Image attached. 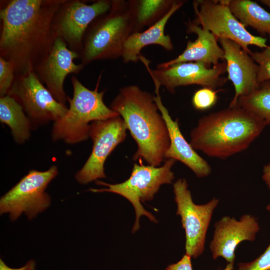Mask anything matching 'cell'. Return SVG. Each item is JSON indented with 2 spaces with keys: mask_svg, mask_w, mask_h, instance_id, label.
<instances>
[{
  "mask_svg": "<svg viewBox=\"0 0 270 270\" xmlns=\"http://www.w3.org/2000/svg\"><path fill=\"white\" fill-rule=\"evenodd\" d=\"M216 90L208 88H202L196 90L192 98L194 107L198 110H205L214 106L218 99Z\"/></svg>",
  "mask_w": 270,
  "mask_h": 270,
  "instance_id": "cb8c5ba5",
  "label": "cell"
},
{
  "mask_svg": "<svg viewBox=\"0 0 270 270\" xmlns=\"http://www.w3.org/2000/svg\"><path fill=\"white\" fill-rule=\"evenodd\" d=\"M140 60L146 66L154 83L164 86L172 94L178 87L192 84L216 90L228 80L227 78L222 76L226 72V62L210 68L202 62H191L152 70L149 66L150 62L142 55Z\"/></svg>",
  "mask_w": 270,
  "mask_h": 270,
  "instance_id": "7c38bea8",
  "label": "cell"
},
{
  "mask_svg": "<svg viewBox=\"0 0 270 270\" xmlns=\"http://www.w3.org/2000/svg\"><path fill=\"white\" fill-rule=\"evenodd\" d=\"M0 121L10 128L16 143L23 144L29 139L30 122L22 106L8 94L0 98Z\"/></svg>",
  "mask_w": 270,
  "mask_h": 270,
  "instance_id": "7402d4cb",
  "label": "cell"
},
{
  "mask_svg": "<svg viewBox=\"0 0 270 270\" xmlns=\"http://www.w3.org/2000/svg\"><path fill=\"white\" fill-rule=\"evenodd\" d=\"M112 0H98L90 4L80 0H65L56 12L52 28L68 47L79 54L85 33L98 17L108 12Z\"/></svg>",
  "mask_w": 270,
  "mask_h": 270,
  "instance_id": "8fae6325",
  "label": "cell"
},
{
  "mask_svg": "<svg viewBox=\"0 0 270 270\" xmlns=\"http://www.w3.org/2000/svg\"><path fill=\"white\" fill-rule=\"evenodd\" d=\"M8 94L22 106L32 129L57 120L68 110L66 104L54 98L34 72L16 76Z\"/></svg>",
  "mask_w": 270,
  "mask_h": 270,
  "instance_id": "9c48e42d",
  "label": "cell"
},
{
  "mask_svg": "<svg viewBox=\"0 0 270 270\" xmlns=\"http://www.w3.org/2000/svg\"><path fill=\"white\" fill-rule=\"evenodd\" d=\"M195 18L192 22L213 34L218 39L226 38L239 44L250 54L254 45L266 48V38L250 33L231 12L226 0L193 2Z\"/></svg>",
  "mask_w": 270,
  "mask_h": 270,
  "instance_id": "ba28073f",
  "label": "cell"
},
{
  "mask_svg": "<svg viewBox=\"0 0 270 270\" xmlns=\"http://www.w3.org/2000/svg\"><path fill=\"white\" fill-rule=\"evenodd\" d=\"M250 56L258 66V83L270 80V46L260 52H252Z\"/></svg>",
  "mask_w": 270,
  "mask_h": 270,
  "instance_id": "d4e9b609",
  "label": "cell"
},
{
  "mask_svg": "<svg viewBox=\"0 0 270 270\" xmlns=\"http://www.w3.org/2000/svg\"><path fill=\"white\" fill-rule=\"evenodd\" d=\"M266 126L242 107H228L200 118L190 132V144L210 157L225 159L247 149Z\"/></svg>",
  "mask_w": 270,
  "mask_h": 270,
  "instance_id": "3957f363",
  "label": "cell"
},
{
  "mask_svg": "<svg viewBox=\"0 0 270 270\" xmlns=\"http://www.w3.org/2000/svg\"><path fill=\"white\" fill-rule=\"evenodd\" d=\"M71 82L72 97L68 96L69 107L61 118L54 122L52 138L54 142L63 140L68 144H75L89 138L90 122L106 120L120 116L108 107L103 98L105 90L98 91V84L94 90L86 87L72 75Z\"/></svg>",
  "mask_w": 270,
  "mask_h": 270,
  "instance_id": "5b68a950",
  "label": "cell"
},
{
  "mask_svg": "<svg viewBox=\"0 0 270 270\" xmlns=\"http://www.w3.org/2000/svg\"><path fill=\"white\" fill-rule=\"evenodd\" d=\"M184 2V0H174L171 9L160 20L145 30L132 33L123 46L121 58L124 62H137L140 60L141 50L150 44H157L166 50H172L174 46L171 38L166 34L164 28L168 20Z\"/></svg>",
  "mask_w": 270,
  "mask_h": 270,
  "instance_id": "d6986e66",
  "label": "cell"
},
{
  "mask_svg": "<svg viewBox=\"0 0 270 270\" xmlns=\"http://www.w3.org/2000/svg\"><path fill=\"white\" fill-rule=\"evenodd\" d=\"M218 41L224 52L228 80L232 82L234 88V95L229 105L232 108L237 105L240 98L250 94L258 88V66L237 42L226 38H219Z\"/></svg>",
  "mask_w": 270,
  "mask_h": 270,
  "instance_id": "9a60e30c",
  "label": "cell"
},
{
  "mask_svg": "<svg viewBox=\"0 0 270 270\" xmlns=\"http://www.w3.org/2000/svg\"><path fill=\"white\" fill-rule=\"evenodd\" d=\"M56 166L48 170H30L28 174L0 199V214L8 213L11 220L24 213L28 220L46 210L50 204V197L45 192L48 184L58 174Z\"/></svg>",
  "mask_w": 270,
  "mask_h": 270,
  "instance_id": "52a82bcc",
  "label": "cell"
},
{
  "mask_svg": "<svg viewBox=\"0 0 270 270\" xmlns=\"http://www.w3.org/2000/svg\"><path fill=\"white\" fill-rule=\"evenodd\" d=\"M214 226L210 246L213 258L222 256L228 263L234 262L238 245L242 241H254L260 230L256 218L249 214L242 216L240 220L224 216L215 224Z\"/></svg>",
  "mask_w": 270,
  "mask_h": 270,
  "instance_id": "2e32d148",
  "label": "cell"
},
{
  "mask_svg": "<svg viewBox=\"0 0 270 270\" xmlns=\"http://www.w3.org/2000/svg\"><path fill=\"white\" fill-rule=\"evenodd\" d=\"M260 2L268 6L270 9V0H260Z\"/></svg>",
  "mask_w": 270,
  "mask_h": 270,
  "instance_id": "1f68e13d",
  "label": "cell"
},
{
  "mask_svg": "<svg viewBox=\"0 0 270 270\" xmlns=\"http://www.w3.org/2000/svg\"><path fill=\"white\" fill-rule=\"evenodd\" d=\"M16 78L14 65L10 62L0 57V96L8 94Z\"/></svg>",
  "mask_w": 270,
  "mask_h": 270,
  "instance_id": "484cf974",
  "label": "cell"
},
{
  "mask_svg": "<svg viewBox=\"0 0 270 270\" xmlns=\"http://www.w3.org/2000/svg\"><path fill=\"white\" fill-rule=\"evenodd\" d=\"M126 124L118 116L106 120L92 122L89 137L93 142L92 151L75 178L80 184H87L105 178L104 164L114 149L125 140Z\"/></svg>",
  "mask_w": 270,
  "mask_h": 270,
  "instance_id": "4fadbf2b",
  "label": "cell"
},
{
  "mask_svg": "<svg viewBox=\"0 0 270 270\" xmlns=\"http://www.w3.org/2000/svg\"><path fill=\"white\" fill-rule=\"evenodd\" d=\"M236 270H270V243L264 252L250 262L239 263Z\"/></svg>",
  "mask_w": 270,
  "mask_h": 270,
  "instance_id": "4316f807",
  "label": "cell"
},
{
  "mask_svg": "<svg viewBox=\"0 0 270 270\" xmlns=\"http://www.w3.org/2000/svg\"><path fill=\"white\" fill-rule=\"evenodd\" d=\"M65 0H10L0 6V57L16 76L34 72L57 38L54 16Z\"/></svg>",
  "mask_w": 270,
  "mask_h": 270,
  "instance_id": "6da1fadb",
  "label": "cell"
},
{
  "mask_svg": "<svg viewBox=\"0 0 270 270\" xmlns=\"http://www.w3.org/2000/svg\"><path fill=\"white\" fill-rule=\"evenodd\" d=\"M266 210H267L269 212H270V204H269L266 207Z\"/></svg>",
  "mask_w": 270,
  "mask_h": 270,
  "instance_id": "d6a6232c",
  "label": "cell"
},
{
  "mask_svg": "<svg viewBox=\"0 0 270 270\" xmlns=\"http://www.w3.org/2000/svg\"><path fill=\"white\" fill-rule=\"evenodd\" d=\"M132 32L128 2L112 0L109 11L96 18L85 33L80 54L81 64L85 66L93 61L121 57L124 45Z\"/></svg>",
  "mask_w": 270,
  "mask_h": 270,
  "instance_id": "277c9868",
  "label": "cell"
},
{
  "mask_svg": "<svg viewBox=\"0 0 270 270\" xmlns=\"http://www.w3.org/2000/svg\"><path fill=\"white\" fill-rule=\"evenodd\" d=\"M233 266H234V262L232 263H228L225 268L224 270H233Z\"/></svg>",
  "mask_w": 270,
  "mask_h": 270,
  "instance_id": "4dcf8cb0",
  "label": "cell"
},
{
  "mask_svg": "<svg viewBox=\"0 0 270 270\" xmlns=\"http://www.w3.org/2000/svg\"><path fill=\"white\" fill-rule=\"evenodd\" d=\"M110 108L122 118L136 143L133 160L160 166L165 160L170 141L166 125L154 96L137 86H125L120 90Z\"/></svg>",
  "mask_w": 270,
  "mask_h": 270,
  "instance_id": "7a4b0ae2",
  "label": "cell"
},
{
  "mask_svg": "<svg viewBox=\"0 0 270 270\" xmlns=\"http://www.w3.org/2000/svg\"><path fill=\"white\" fill-rule=\"evenodd\" d=\"M186 31L197 35L194 41H188L184 52L176 58L157 65L156 68H166L170 66L185 62H199L208 67L220 64L224 60V52L218 43V39L210 31L188 21Z\"/></svg>",
  "mask_w": 270,
  "mask_h": 270,
  "instance_id": "ac0fdd59",
  "label": "cell"
},
{
  "mask_svg": "<svg viewBox=\"0 0 270 270\" xmlns=\"http://www.w3.org/2000/svg\"><path fill=\"white\" fill-rule=\"evenodd\" d=\"M173 187L178 207L176 214L180 216L186 232V254L196 258L204 250L206 234L219 200L214 198L206 204H196L184 178L178 179Z\"/></svg>",
  "mask_w": 270,
  "mask_h": 270,
  "instance_id": "30bf717a",
  "label": "cell"
},
{
  "mask_svg": "<svg viewBox=\"0 0 270 270\" xmlns=\"http://www.w3.org/2000/svg\"><path fill=\"white\" fill-rule=\"evenodd\" d=\"M154 86L156 96H154V100L164 120L170 138V146L165 154V160L173 159L180 162L198 178L208 176L212 172L210 165L186 141L181 132L178 120L172 118L162 102L160 95V86L157 84Z\"/></svg>",
  "mask_w": 270,
  "mask_h": 270,
  "instance_id": "e0dca14e",
  "label": "cell"
},
{
  "mask_svg": "<svg viewBox=\"0 0 270 270\" xmlns=\"http://www.w3.org/2000/svg\"><path fill=\"white\" fill-rule=\"evenodd\" d=\"M80 54L70 50L64 40L57 37L45 58L37 65L34 72L40 80L58 102L66 104L68 96L64 88L66 76L70 74H77L84 66L76 64L74 60Z\"/></svg>",
  "mask_w": 270,
  "mask_h": 270,
  "instance_id": "5bb4252c",
  "label": "cell"
},
{
  "mask_svg": "<svg viewBox=\"0 0 270 270\" xmlns=\"http://www.w3.org/2000/svg\"><path fill=\"white\" fill-rule=\"evenodd\" d=\"M190 258L186 254L178 262L169 265L166 270H193Z\"/></svg>",
  "mask_w": 270,
  "mask_h": 270,
  "instance_id": "83f0119b",
  "label": "cell"
},
{
  "mask_svg": "<svg viewBox=\"0 0 270 270\" xmlns=\"http://www.w3.org/2000/svg\"><path fill=\"white\" fill-rule=\"evenodd\" d=\"M0 270H36V262L34 260H30L22 267L20 268H12L8 266L2 259L0 258Z\"/></svg>",
  "mask_w": 270,
  "mask_h": 270,
  "instance_id": "f1b7e54d",
  "label": "cell"
},
{
  "mask_svg": "<svg viewBox=\"0 0 270 270\" xmlns=\"http://www.w3.org/2000/svg\"><path fill=\"white\" fill-rule=\"evenodd\" d=\"M174 0H127L132 20L133 32H142L146 27L148 28L160 20L171 9Z\"/></svg>",
  "mask_w": 270,
  "mask_h": 270,
  "instance_id": "ffe728a7",
  "label": "cell"
},
{
  "mask_svg": "<svg viewBox=\"0 0 270 270\" xmlns=\"http://www.w3.org/2000/svg\"><path fill=\"white\" fill-rule=\"evenodd\" d=\"M232 14L244 26L256 30L270 40V12L250 0H226Z\"/></svg>",
  "mask_w": 270,
  "mask_h": 270,
  "instance_id": "44dd1931",
  "label": "cell"
},
{
  "mask_svg": "<svg viewBox=\"0 0 270 270\" xmlns=\"http://www.w3.org/2000/svg\"><path fill=\"white\" fill-rule=\"evenodd\" d=\"M262 178L268 188L270 189V162L264 166Z\"/></svg>",
  "mask_w": 270,
  "mask_h": 270,
  "instance_id": "f546056e",
  "label": "cell"
},
{
  "mask_svg": "<svg viewBox=\"0 0 270 270\" xmlns=\"http://www.w3.org/2000/svg\"><path fill=\"white\" fill-rule=\"evenodd\" d=\"M236 106L260 118L266 125L270 124V80L260 83L250 94L240 98Z\"/></svg>",
  "mask_w": 270,
  "mask_h": 270,
  "instance_id": "603a6c76",
  "label": "cell"
},
{
  "mask_svg": "<svg viewBox=\"0 0 270 270\" xmlns=\"http://www.w3.org/2000/svg\"><path fill=\"white\" fill-rule=\"evenodd\" d=\"M176 160L166 159L162 166H145L141 162L134 164L130 178L126 181L110 184L100 180H96L98 185L106 186L102 188H90L94 192H110L119 194L128 200L133 206L136 213V221L132 232L140 228V218L144 216L153 222H156V218L146 210L141 202L150 200L164 184H172L174 178L172 168Z\"/></svg>",
  "mask_w": 270,
  "mask_h": 270,
  "instance_id": "8992f818",
  "label": "cell"
}]
</instances>
